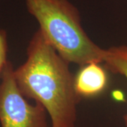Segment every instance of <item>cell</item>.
<instances>
[{
    "mask_svg": "<svg viewBox=\"0 0 127 127\" xmlns=\"http://www.w3.org/2000/svg\"><path fill=\"white\" fill-rule=\"evenodd\" d=\"M8 43L7 35L4 29L0 28V79L5 66L8 62L7 59Z\"/></svg>",
    "mask_w": 127,
    "mask_h": 127,
    "instance_id": "cell-6",
    "label": "cell"
},
{
    "mask_svg": "<svg viewBox=\"0 0 127 127\" xmlns=\"http://www.w3.org/2000/svg\"><path fill=\"white\" fill-rule=\"evenodd\" d=\"M104 62L111 71L122 75L127 80V46L104 50ZM124 122L127 127V114L124 117Z\"/></svg>",
    "mask_w": 127,
    "mask_h": 127,
    "instance_id": "cell-5",
    "label": "cell"
},
{
    "mask_svg": "<svg viewBox=\"0 0 127 127\" xmlns=\"http://www.w3.org/2000/svg\"><path fill=\"white\" fill-rule=\"evenodd\" d=\"M42 35L66 62L81 66L104 62V50L88 36L80 13L69 0H26Z\"/></svg>",
    "mask_w": 127,
    "mask_h": 127,
    "instance_id": "cell-2",
    "label": "cell"
},
{
    "mask_svg": "<svg viewBox=\"0 0 127 127\" xmlns=\"http://www.w3.org/2000/svg\"><path fill=\"white\" fill-rule=\"evenodd\" d=\"M12 63L8 60L0 79V124L1 127H47L46 110L30 104L18 88Z\"/></svg>",
    "mask_w": 127,
    "mask_h": 127,
    "instance_id": "cell-3",
    "label": "cell"
},
{
    "mask_svg": "<svg viewBox=\"0 0 127 127\" xmlns=\"http://www.w3.org/2000/svg\"><path fill=\"white\" fill-rule=\"evenodd\" d=\"M107 84L106 71L99 63H90L82 66L74 77V86L77 95L91 97L99 95Z\"/></svg>",
    "mask_w": 127,
    "mask_h": 127,
    "instance_id": "cell-4",
    "label": "cell"
},
{
    "mask_svg": "<svg viewBox=\"0 0 127 127\" xmlns=\"http://www.w3.org/2000/svg\"><path fill=\"white\" fill-rule=\"evenodd\" d=\"M68 62L37 30L27 48V59L14 70L18 88L50 116L52 127H74L80 100Z\"/></svg>",
    "mask_w": 127,
    "mask_h": 127,
    "instance_id": "cell-1",
    "label": "cell"
}]
</instances>
